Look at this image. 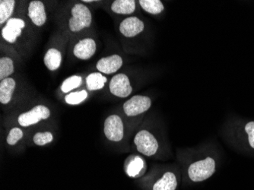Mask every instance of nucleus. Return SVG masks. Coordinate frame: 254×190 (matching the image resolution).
Masks as SVG:
<instances>
[{
	"mask_svg": "<svg viewBox=\"0 0 254 190\" xmlns=\"http://www.w3.org/2000/svg\"><path fill=\"white\" fill-rule=\"evenodd\" d=\"M151 106V98L143 95H135L124 103V111L128 117H135L146 112Z\"/></svg>",
	"mask_w": 254,
	"mask_h": 190,
	"instance_id": "nucleus-4",
	"label": "nucleus"
},
{
	"mask_svg": "<svg viewBox=\"0 0 254 190\" xmlns=\"http://www.w3.org/2000/svg\"><path fill=\"white\" fill-rule=\"evenodd\" d=\"M82 78L79 75H72V76L68 77L63 82L62 85H61V91L67 94L72 90L78 88L80 85H82Z\"/></svg>",
	"mask_w": 254,
	"mask_h": 190,
	"instance_id": "nucleus-21",
	"label": "nucleus"
},
{
	"mask_svg": "<svg viewBox=\"0 0 254 190\" xmlns=\"http://www.w3.org/2000/svg\"><path fill=\"white\" fill-rule=\"evenodd\" d=\"M110 91L114 96L124 98L129 96L132 91L129 78L125 74H118L111 78L109 84Z\"/></svg>",
	"mask_w": 254,
	"mask_h": 190,
	"instance_id": "nucleus-7",
	"label": "nucleus"
},
{
	"mask_svg": "<svg viewBox=\"0 0 254 190\" xmlns=\"http://www.w3.org/2000/svg\"><path fill=\"white\" fill-rule=\"evenodd\" d=\"M215 172V161L211 157L192 163L188 168V176L192 182L206 181Z\"/></svg>",
	"mask_w": 254,
	"mask_h": 190,
	"instance_id": "nucleus-1",
	"label": "nucleus"
},
{
	"mask_svg": "<svg viewBox=\"0 0 254 190\" xmlns=\"http://www.w3.org/2000/svg\"><path fill=\"white\" fill-rule=\"evenodd\" d=\"M16 82L12 78H7L0 83V102L7 104L11 101L15 91Z\"/></svg>",
	"mask_w": 254,
	"mask_h": 190,
	"instance_id": "nucleus-13",
	"label": "nucleus"
},
{
	"mask_svg": "<svg viewBox=\"0 0 254 190\" xmlns=\"http://www.w3.org/2000/svg\"><path fill=\"white\" fill-rule=\"evenodd\" d=\"M143 21L137 17H129L124 19L120 25V31L126 38H133L143 31Z\"/></svg>",
	"mask_w": 254,
	"mask_h": 190,
	"instance_id": "nucleus-9",
	"label": "nucleus"
},
{
	"mask_svg": "<svg viewBox=\"0 0 254 190\" xmlns=\"http://www.w3.org/2000/svg\"><path fill=\"white\" fill-rule=\"evenodd\" d=\"M245 131L248 134L250 145L254 148V121L248 123L245 126Z\"/></svg>",
	"mask_w": 254,
	"mask_h": 190,
	"instance_id": "nucleus-26",
	"label": "nucleus"
},
{
	"mask_svg": "<svg viewBox=\"0 0 254 190\" xmlns=\"http://www.w3.org/2000/svg\"><path fill=\"white\" fill-rule=\"evenodd\" d=\"M53 139H54V136L50 132H38L34 135V138H33L34 143L39 146H43V145L50 143L53 141Z\"/></svg>",
	"mask_w": 254,
	"mask_h": 190,
	"instance_id": "nucleus-23",
	"label": "nucleus"
},
{
	"mask_svg": "<svg viewBox=\"0 0 254 190\" xmlns=\"http://www.w3.org/2000/svg\"><path fill=\"white\" fill-rule=\"evenodd\" d=\"M50 116H51V111L46 106H35L31 111L21 114L18 117V124L21 127H30L41 122L43 120H47L49 118Z\"/></svg>",
	"mask_w": 254,
	"mask_h": 190,
	"instance_id": "nucleus-5",
	"label": "nucleus"
},
{
	"mask_svg": "<svg viewBox=\"0 0 254 190\" xmlns=\"http://www.w3.org/2000/svg\"><path fill=\"white\" fill-rule=\"evenodd\" d=\"M177 187L178 181L175 174L172 172H167L155 183L153 190H176Z\"/></svg>",
	"mask_w": 254,
	"mask_h": 190,
	"instance_id": "nucleus-15",
	"label": "nucleus"
},
{
	"mask_svg": "<svg viewBox=\"0 0 254 190\" xmlns=\"http://www.w3.org/2000/svg\"><path fill=\"white\" fill-rule=\"evenodd\" d=\"M71 17L68 28L72 32H78L89 28L92 21V15L89 8L82 3H77L71 10Z\"/></svg>",
	"mask_w": 254,
	"mask_h": 190,
	"instance_id": "nucleus-2",
	"label": "nucleus"
},
{
	"mask_svg": "<svg viewBox=\"0 0 254 190\" xmlns=\"http://www.w3.org/2000/svg\"><path fill=\"white\" fill-rule=\"evenodd\" d=\"M122 65V57L121 56L114 54V55L101 59L97 63L96 68L100 72L111 75V74L118 72Z\"/></svg>",
	"mask_w": 254,
	"mask_h": 190,
	"instance_id": "nucleus-11",
	"label": "nucleus"
},
{
	"mask_svg": "<svg viewBox=\"0 0 254 190\" xmlns=\"http://www.w3.org/2000/svg\"><path fill=\"white\" fill-rule=\"evenodd\" d=\"M15 1L14 0H1L0 1V24L2 25L9 19L13 13Z\"/></svg>",
	"mask_w": 254,
	"mask_h": 190,
	"instance_id": "nucleus-19",
	"label": "nucleus"
},
{
	"mask_svg": "<svg viewBox=\"0 0 254 190\" xmlns=\"http://www.w3.org/2000/svg\"><path fill=\"white\" fill-rule=\"evenodd\" d=\"M25 26L24 20L21 18H12L8 20L6 25L2 31V36L7 42L13 44L16 41L17 38L21 34L22 29Z\"/></svg>",
	"mask_w": 254,
	"mask_h": 190,
	"instance_id": "nucleus-8",
	"label": "nucleus"
},
{
	"mask_svg": "<svg viewBox=\"0 0 254 190\" xmlns=\"http://www.w3.org/2000/svg\"><path fill=\"white\" fill-rule=\"evenodd\" d=\"M88 96V92L85 90H82L67 94L65 97V101L67 104L70 105H77L85 101Z\"/></svg>",
	"mask_w": 254,
	"mask_h": 190,
	"instance_id": "nucleus-22",
	"label": "nucleus"
},
{
	"mask_svg": "<svg viewBox=\"0 0 254 190\" xmlns=\"http://www.w3.org/2000/svg\"><path fill=\"white\" fill-rule=\"evenodd\" d=\"M134 143L137 150L145 156H153L158 149V142L155 137L147 130H141L135 135Z\"/></svg>",
	"mask_w": 254,
	"mask_h": 190,
	"instance_id": "nucleus-3",
	"label": "nucleus"
},
{
	"mask_svg": "<svg viewBox=\"0 0 254 190\" xmlns=\"http://www.w3.org/2000/svg\"><path fill=\"white\" fill-rule=\"evenodd\" d=\"M111 10L120 15H130L135 10L134 0H116L111 5Z\"/></svg>",
	"mask_w": 254,
	"mask_h": 190,
	"instance_id": "nucleus-16",
	"label": "nucleus"
},
{
	"mask_svg": "<svg viewBox=\"0 0 254 190\" xmlns=\"http://www.w3.org/2000/svg\"><path fill=\"white\" fill-rule=\"evenodd\" d=\"M28 15L34 25L38 27L43 26L47 21L44 3L38 0L31 1L28 6Z\"/></svg>",
	"mask_w": 254,
	"mask_h": 190,
	"instance_id": "nucleus-12",
	"label": "nucleus"
},
{
	"mask_svg": "<svg viewBox=\"0 0 254 190\" xmlns=\"http://www.w3.org/2000/svg\"><path fill=\"white\" fill-rule=\"evenodd\" d=\"M44 62L46 67L51 71L58 69L62 62V54L61 51L55 48L48 50L44 56Z\"/></svg>",
	"mask_w": 254,
	"mask_h": 190,
	"instance_id": "nucleus-14",
	"label": "nucleus"
},
{
	"mask_svg": "<svg viewBox=\"0 0 254 190\" xmlns=\"http://www.w3.org/2000/svg\"><path fill=\"white\" fill-rule=\"evenodd\" d=\"M105 136L110 141L118 142L124 138V127L122 120L118 115L110 116L105 120Z\"/></svg>",
	"mask_w": 254,
	"mask_h": 190,
	"instance_id": "nucleus-6",
	"label": "nucleus"
},
{
	"mask_svg": "<svg viewBox=\"0 0 254 190\" xmlns=\"http://www.w3.org/2000/svg\"><path fill=\"white\" fill-rule=\"evenodd\" d=\"M23 132L21 128H11L9 131L8 136H7V143L10 145H16L17 142L20 139L23 138Z\"/></svg>",
	"mask_w": 254,
	"mask_h": 190,
	"instance_id": "nucleus-24",
	"label": "nucleus"
},
{
	"mask_svg": "<svg viewBox=\"0 0 254 190\" xmlns=\"http://www.w3.org/2000/svg\"><path fill=\"white\" fill-rule=\"evenodd\" d=\"M96 50L97 46L95 40L92 38H85L75 44L73 54L76 58L87 61L95 55Z\"/></svg>",
	"mask_w": 254,
	"mask_h": 190,
	"instance_id": "nucleus-10",
	"label": "nucleus"
},
{
	"mask_svg": "<svg viewBox=\"0 0 254 190\" xmlns=\"http://www.w3.org/2000/svg\"><path fill=\"white\" fill-rule=\"evenodd\" d=\"M13 61L9 57H2L0 59V80L9 78V75L14 72Z\"/></svg>",
	"mask_w": 254,
	"mask_h": 190,
	"instance_id": "nucleus-20",
	"label": "nucleus"
},
{
	"mask_svg": "<svg viewBox=\"0 0 254 190\" xmlns=\"http://www.w3.org/2000/svg\"><path fill=\"white\" fill-rule=\"evenodd\" d=\"M139 166H142V161L140 158H137L136 160L131 162L130 165H129V168H128V174L129 176H135L137 173L140 171V169L142 168H138Z\"/></svg>",
	"mask_w": 254,
	"mask_h": 190,
	"instance_id": "nucleus-25",
	"label": "nucleus"
},
{
	"mask_svg": "<svg viewBox=\"0 0 254 190\" xmlns=\"http://www.w3.org/2000/svg\"><path fill=\"white\" fill-rule=\"evenodd\" d=\"M107 81L106 77L102 75L101 72H93L87 76V87L90 91H98L105 87Z\"/></svg>",
	"mask_w": 254,
	"mask_h": 190,
	"instance_id": "nucleus-17",
	"label": "nucleus"
},
{
	"mask_svg": "<svg viewBox=\"0 0 254 190\" xmlns=\"http://www.w3.org/2000/svg\"><path fill=\"white\" fill-rule=\"evenodd\" d=\"M142 9L152 15H158L165 9L163 3L160 0H139Z\"/></svg>",
	"mask_w": 254,
	"mask_h": 190,
	"instance_id": "nucleus-18",
	"label": "nucleus"
}]
</instances>
